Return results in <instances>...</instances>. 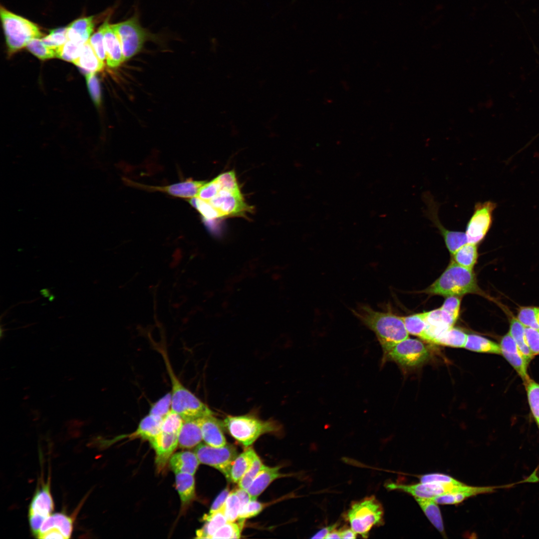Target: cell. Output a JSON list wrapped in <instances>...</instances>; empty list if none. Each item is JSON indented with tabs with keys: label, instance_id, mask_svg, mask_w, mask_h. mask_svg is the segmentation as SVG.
I'll use <instances>...</instances> for the list:
<instances>
[{
	"label": "cell",
	"instance_id": "cell-26",
	"mask_svg": "<svg viewBox=\"0 0 539 539\" xmlns=\"http://www.w3.org/2000/svg\"><path fill=\"white\" fill-rule=\"evenodd\" d=\"M169 461L175 474L187 473L194 475L200 463L194 452L188 451L173 454Z\"/></svg>",
	"mask_w": 539,
	"mask_h": 539
},
{
	"label": "cell",
	"instance_id": "cell-36",
	"mask_svg": "<svg viewBox=\"0 0 539 539\" xmlns=\"http://www.w3.org/2000/svg\"><path fill=\"white\" fill-rule=\"evenodd\" d=\"M409 334L415 335L428 342L426 334L425 312L402 317Z\"/></svg>",
	"mask_w": 539,
	"mask_h": 539
},
{
	"label": "cell",
	"instance_id": "cell-14",
	"mask_svg": "<svg viewBox=\"0 0 539 539\" xmlns=\"http://www.w3.org/2000/svg\"><path fill=\"white\" fill-rule=\"evenodd\" d=\"M179 434L161 430L156 437L150 442L156 453L155 463L159 471L164 469L178 446Z\"/></svg>",
	"mask_w": 539,
	"mask_h": 539
},
{
	"label": "cell",
	"instance_id": "cell-31",
	"mask_svg": "<svg viewBox=\"0 0 539 539\" xmlns=\"http://www.w3.org/2000/svg\"><path fill=\"white\" fill-rule=\"evenodd\" d=\"M418 504L434 527L445 535L444 526L438 504L433 498L414 497Z\"/></svg>",
	"mask_w": 539,
	"mask_h": 539
},
{
	"label": "cell",
	"instance_id": "cell-43",
	"mask_svg": "<svg viewBox=\"0 0 539 539\" xmlns=\"http://www.w3.org/2000/svg\"><path fill=\"white\" fill-rule=\"evenodd\" d=\"M216 179L220 184L221 190L234 193H241L234 171L222 173Z\"/></svg>",
	"mask_w": 539,
	"mask_h": 539
},
{
	"label": "cell",
	"instance_id": "cell-18",
	"mask_svg": "<svg viewBox=\"0 0 539 539\" xmlns=\"http://www.w3.org/2000/svg\"><path fill=\"white\" fill-rule=\"evenodd\" d=\"M103 25L107 63L109 67L115 68L124 61L121 44L112 24L106 20Z\"/></svg>",
	"mask_w": 539,
	"mask_h": 539
},
{
	"label": "cell",
	"instance_id": "cell-8",
	"mask_svg": "<svg viewBox=\"0 0 539 539\" xmlns=\"http://www.w3.org/2000/svg\"><path fill=\"white\" fill-rule=\"evenodd\" d=\"M429 356L427 347L421 341L408 337L394 346L382 360L393 361L404 368H411L422 364Z\"/></svg>",
	"mask_w": 539,
	"mask_h": 539
},
{
	"label": "cell",
	"instance_id": "cell-25",
	"mask_svg": "<svg viewBox=\"0 0 539 539\" xmlns=\"http://www.w3.org/2000/svg\"><path fill=\"white\" fill-rule=\"evenodd\" d=\"M94 27L93 16L79 18L67 27L68 40L84 44L90 38Z\"/></svg>",
	"mask_w": 539,
	"mask_h": 539
},
{
	"label": "cell",
	"instance_id": "cell-4",
	"mask_svg": "<svg viewBox=\"0 0 539 539\" xmlns=\"http://www.w3.org/2000/svg\"><path fill=\"white\" fill-rule=\"evenodd\" d=\"M171 383V410L178 414L183 419H198L213 415L210 408L190 390L175 375L167 355L164 350H160Z\"/></svg>",
	"mask_w": 539,
	"mask_h": 539
},
{
	"label": "cell",
	"instance_id": "cell-30",
	"mask_svg": "<svg viewBox=\"0 0 539 539\" xmlns=\"http://www.w3.org/2000/svg\"><path fill=\"white\" fill-rule=\"evenodd\" d=\"M203 520L205 524L196 531L197 539H212L213 536L227 522L224 505L222 508L211 516L204 515Z\"/></svg>",
	"mask_w": 539,
	"mask_h": 539
},
{
	"label": "cell",
	"instance_id": "cell-37",
	"mask_svg": "<svg viewBox=\"0 0 539 539\" xmlns=\"http://www.w3.org/2000/svg\"><path fill=\"white\" fill-rule=\"evenodd\" d=\"M517 319L525 327L539 329V308L532 306L521 307Z\"/></svg>",
	"mask_w": 539,
	"mask_h": 539
},
{
	"label": "cell",
	"instance_id": "cell-41",
	"mask_svg": "<svg viewBox=\"0 0 539 539\" xmlns=\"http://www.w3.org/2000/svg\"><path fill=\"white\" fill-rule=\"evenodd\" d=\"M525 385L531 412L539 427V384L530 379Z\"/></svg>",
	"mask_w": 539,
	"mask_h": 539
},
{
	"label": "cell",
	"instance_id": "cell-7",
	"mask_svg": "<svg viewBox=\"0 0 539 539\" xmlns=\"http://www.w3.org/2000/svg\"><path fill=\"white\" fill-rule=\"evenodd\" d=\"M112 25L120 40L124 61L138 53L146 41L157 39V36L141 26L136 13Z\"/></svg>",
	"mask_w": 539,
	"mask_h": 539
},
{
	"label": "cell",
	"instance_id": "cell-42",
	"mask_svg": "<svg viewBox=\"0 0 539 539\" xmlns=\"http://www.w3.org/2000/svg\"><path fill=\"white\" fill-rule=\"evenodd\" d=\"M240 501L235 491L230 492L224 504V512L228 522H235L239 518Z\"/></svg>",
	"mask_w": 539,
	"mask_h": 539
},
{
	"label": "cell",
	"instance_id": "cell-45",
	"mask_svg": "<svg viewBox=\"0 0 539 539\" xmlns=\"http://www.w3.org/2000/svg\"><path fill=\"white\" fill-rule=\"evenodd\" d=\"M264 465V464H263L261 460L257 455L250 468L239 482V487L247 490L253 480L262 470Z\"/></svg>",
	"mask_w": 539,
	"mask_h": 539
},
{
	"label": "cell",
	"instance_id": "cell-50",
	"mask_svg": "<svg viewBox=\"0 0 539 539\" xmlns=\"http://www.w3.org/2000/svg\"><path fill=\"white\" fill-rule=\"evenodd\" d=\"M196 209L206 220H214L222 217L220 213L209 202L197 197Z\"/></svg>",
	"mask_w": 539,
	"mask_h": 539
},
{
	"label": "cell",
	"instance_id": "cell-52",
	"mask_svg": "<svg viewBox=\"0 0 539 539\" xmlns=\"http://www.w3.org/2000/svg\"><path fill=\"white\" fill-rule=\"evenodd\" d=\"M421 483H439L444 484H458L462 482L447 475L440 473H432L422 475L420 477Z\"/></svg>",
	"mask_w": 539,
	"mask_h": 539
},
{
	"label": "cell",
	"instance_id": "cell-21",
	"mask_svg": "<svg viewBox=\"0 0 539 539\" xmlns=\"http://www.w3.org/2000/svg\"><path fill=\"white\" fill-rule=\"evenodd\" d=\"M206 183L204 181H195L192 179L169 186L163 187L146 186L148 189L161 191L172 196L183 198L195 197L200 188Z\"/></svg>",
	"mask_w": 539,
	"mask_h": 539
},
{
	"label": "cell",
	"instance_id": "cell-15",
	"mask_svg": "<svg viewBox=\"0 0 539 539\" xmlns=\"http://www.w3.org/2000/svg\"><path fill=\"white\" fill-rule=\"evenodd\" d=\"M500 347L501 354L516 370L525 384H526L531 379L528 374V362L509 333L502 338Z\"/></svg>",
	"mask_w": 539,
	"mask_h": 539
},
{
	"label": "cell",
	"instance_id": "cell-20",
	"mask_svg": "<svg viewBox=\"0 0 539 539\" xmlns=\"http://www.w3.org/2000/svg\"><path fill=\"white\" fill-rule=\"evenodd\" d=\"M49 531L61 534L65 539L70 538L73 531L72 519L62 513L51 514L43 521L35 537Z\"/></svg>",
	"mask_w": 539,
	"mask_h": 539
},
{
	"label": "cell",
	"instance_id": "cell-2",
	"mask_svg": "<svg viewBox=\"0 0 539 539\" xmlns=\"http://www.w3.org/2000/svg\"><path fill=\"white\" fill-rule=\"evenodd\" d=\"M222 423L230 435L245 447L250 446L264 434L277 433L281 429L279 424L275 420H262L252 413L228 415Z\"/></svg>",
	"mask_w": 539,
	"mask_h": 539
},
{
	"label": "cell",
	"instance_id": "cell-47",
	"mask_svg": "<svg viewBox=\"0 0 539 539\" xmlns=\"http://www.w3.org/2000/svg\"><path fill=\"white\" fill-rule=\"evenodd\" d=\"M88 41L97 56L100 60L103 61L106 56L104 41L103 24L97 31L91 36Z\"/></svg>",
	"mask_w": 539,
	"mask_h": 539
},
{
	"label": "cell",
	"instance_id": "cell-6",
	"mask_svg": "<svg viewBox=\"0 0 539 539\" xmlns=\"http://www.w3.org/2000/svg\"><path fill=\"white\" fill-rule=\"evenodd\" d=\"M383 509L375 497H366L352 503L346 519L351 529L367 538L371 529L383 524Z\"/></svg>",
	"mask_w": 539,
	"mask_h": 539
},
{
	"label": "cell",
	"instance_id": "cell-12",
	"mask_svg": "<svg viewBox=\"0 0 539 539\" xmlns=\"http://www.w3.org/2000/svg\"><path fill=\"white\" fill-rule=\"evenodd\" d=\"M467 485L463 483L458 484L439 483H420L415 484H399L394 483L387 484L386 487L390 490H400L408 493L414 497L432 498L449 493L459 492L464 490Z\"/></svg>",
	"mask_w": 539,
	"mask_h": 539
},
{
	"label": "cell",
	"instance_id": "cell-1",
	"mask_svg": "<svg viewBox=\"0 0 539 539\" xmlns=\"http://www.w3.org/2000/svg\"><path fill=\"white\" fill-rule=\"evenodd\" d=\"M353 314L375 334L383 357L397 343L409 337L402 317L390 311H379L367 304L352 309Z\"/></svg>",
	"mask_w": 539,
	"mask_h": 539
},
{
	"label": "cell",
	"instance_id": "cell-48",
	"mask_svg": "<svg viewBox=\"0 0 539 539\" xmlns=\"http://www.w3.org/2000/svg\"><path fill=\"white\" fill-rule=\"evenodd\" d=\"M221 190L220 184L216 178L205 183L199 190L196 197L209 202L215 197Z\"/></svg>",
	"mask_w": 539,
	"mask_h": 539
},
{
	"label": "cell",
	"instance_id": "cell-28",
	"mask_svg": "<svg viewBox=\"0 0 539 539\" xmlns=\"http://www.w3.org/2000/svg\"><path fill=\"white\" fill-rule=\"evenodd\" d=\"M176 486L181 505L187 508L195 499V481L194 475L187 473L175 474Z\"/></svg>",
	"mask_w": 539,
	"mask_h": 539
},
{
	"label": "cell",
	"instance_id": "cell-58",
	"mask_svg": "<svg viewBox=\"0 0 539 539\" xmlns=\"http://www.w3.org/2000/svg\"><path fill=\"white\" fill-rule=\"evenodd\" d=\"M341 539H355L357 534L351 528H346L340 531Z\"/></svg>",
	"mask_w": 539,
	"mask_h": 539
},
{
	"label": "cell",
	"instance_id": "cell-49",
	"mask_svg": "<svg viewBox=\"0 0 539 539\" xmlns=\"http://www.w3.org/2000/svg\"><path fill=\"white\" fill-rule=\"evenodd\" d=\"M265 504L256 500H251L246 506L241 509L239 519L245 520L259 514L264 509Z\"/></svg>",
	"mask_w": 539,
	"mask_h": 539
},
{
	"label": "cell",
	"instance_id": "cell-22",
	"mask_svg": "<svg viewBox=\"0 0 539 539\" xmlns=\"http://www.w3.org/2000/svg\"><path fill=\"white\" fill-rule=\"evenodd\" d=\"M279 469V467H270L264 465L247 490L251 500H256L270 483L284 476L280 473Z\"/></svg>",
	"mask_w": 539,
	"mask_h": 539
},
{
	"label": "cell",
	"instance_id": "cell-44",
	"mask_svg": "<svg viewBox=\"0 0 539 539\" xmlns=\"http://www.w3.org/2000/svg\"><path fill=\"white\" fill-rule=\"evenodd\" d=\"M171 394L169 392L152 405L149 414L163 419L171 410Z\"/></svg>",
	"mask_w": 539,
	"mask_h": 539
},
{
	"label": "cell",
	"instance_id": "cell-35",
	"mask_svg": "<svg viewBox=\"0 0 539 539\" xmlns=\"http://www.w3.org/2000/svg\"><path fill=\"white\" fill-rule=\"evenodd\" d=\"M453 256V260L457 264L472 270L478 258L476 244L467 243L459 249Z\"/></svg>",
	"mask_w": 539,
	"mask_h": 539
},
{
	"label": "cell",
	"instance_id": "cell-56",
	"mask_svg": "<svg viewBox=\"0 0 539 539\" xmlns=\"http://www.w3.org/2000/svg\"><path fill=\"white\" fill-rule=\"evenodd\" d=\"M235 491L240 499L241 509H242L251 500L250 496L247 490L239 487Z\"/></svg>",
	"mask_w": 539,
	"mask_h": 539
},
{
	"label": "cell",
	"instance_id": "cell-33",
	"mask_svg": "<svg viewBox=\"0 0 539 539\" xmlns=\"http://www.w3.org/2000/svg\"><path fill=\"white\" fill-rule=\"evenodd\" d=\"M525 327L517 319L512 318L509 333L516 342L519 349L529 363L534 355L531 351L527 344L525 333Z\"/></svg>",
	"mask_w": 539,
	"mask_h": 539
},
{
	"label": "cell",
	"instance_id": "cell-3",
	"mask_svg": "<svg viewBox=\"0 0 539 539\" xmlns=\"http://www.w3.org/2000/svg\"><path fill=\"white\" fill-rule=\"evenodd\" d=\"M479 291L472 270L452 260L440 276L424 292L432 295L459 296Z\"/></svg>",
	"mask_w": 539,
	"mask_h": 539
},
{
	"label": "cell",
	"instance_id": "cell-24",
	"mask_svg": "<svg viewBox=\"0 0 539 539\" xmlns=\"http://www.w3.org/2000/svg\"><path fill=\"white\" fill-rule=\"evenodd\" d=\"M203 440L199 418L183 420L178 437V446L191 449L201 443Z\"/></svg>",
	"mask_w": 539,
	"mask_h": 539
},
{
	"label": "cell",
	"instance_id": "cell-11",
	"mask_svg": "<svg viewBox=\"0 0 539 539\" xmlns=\"http://www.w3.org/2000/svg\"><path fill=\"white\" fill-rule=\"evenodd\" d=\"M54 510L50 482L43 484L34 495L28 509V520L31 531L36 537L43 521Z\"/></svg>",
	"mask_w": 539,
	"mask_h": 539
},
{
	"label": "cell",
	"instance_id": "cell-57",
	"mask_svg": "<svg viewBox=\"0 0 539 539\" xmlns=\"http://www.w3.org/2000/svg\"><path fill=\"white\" fill-rule=\"evenodd\" d=\"M338 523H335L332 525L323 528L319 530L311 537V539H325L326 535L332 530L335 529L338 526Z\"/></svg>",
	"mask_w": 539,
	"mask_h": 539
},
{
	"label": "cell",
	"instance_id": "cell-34",
	"mask_svg": "<svg viewBox=\"0 0 539 539\" xmlns=\"http://www.w3.org/2000/svg\"><path fill=\"white\" fill-rule=\"evenodd\" d=\"M467 335L460 329L452 327L436 336L434 344L453 347H464Z\"/></svg>",
	"mask_w": 539,
	"mask_h": 539
},
{
	"label": "cell",
	"instance_id": "cell-9",
	"mask_svg": "<svg viewBox=\"0 0 539 539\" xmlns=\"http://www.w3.org/2000/svg\"><path fill=\"white\" fill-rule=\"evenodd\" d=\"M497 204L491 201L477 202L467 223L466 235L468 243L477 245L485 238L493 222Z\"/></svg>",
	"mask_w": 539,
	"mask_h": 539
},
{
	"label": "cell",
	"instance_id": "cell-55",
	"mask_svg": "<svg viewBox=\"0 0 539 539\" xmlns=\"http://www.w3.org/2000/svg\"><path fill=\"white\" fill-rule=\"evenodd\" d=\"M230 492L229 488H226L223 490L213 503L209 512L205 515L207 516H211L220 510L224 506Z\"/></svg>",
	"mask_w": 539,
	"mask_h": 539
},
{
	"label": "cell",
	"instance_id": "cell-53",
	"mask_svg": "<svg viewBox=\"0 0 539 539\" xmlns=\"http://www.w3.org/2000/svg\"><path fill=\"white\" fill-rule=\"evenodd\" d=\"M461 299L458 296H449L441 307L457 321L459 316Z\"/></svg>",
	"mask_w": 539,
	"mask_h": 539
},
{
	"label": "cell",
	"instance_id": "cell-32",
	"mask_svg": "<svg viewBox=\"0 0 539 539\" xmlns=\"http://www.w3.org/2000/svg\"><path fill=\"white\" fill-rule=\"evenodd\" d=\"M464 348L478 352L501 354L500 345L476 334L467 335Z\"/></svg>",
	"mask_w": 539,
	"mask_h": 539
},
{
	"label": "cell",
	"instance_id": "cell-54",
	"mask_svg": "<svg viewBox=\"0 0 539 539\" xmlns=\"http://www.w3.org/2000/svg\"><path fill=\"white\" fill-rule=\"evenodd\" d=\"M525 333L528 346L534 355L539 354V329L525 328Z\"/></svg>",
	"mask_w": 539,
	"mask_h": 539
},
{
	"label": "cell",
	"instance_id": "cell-13",
	"mask_svg": "<svg viewBox=\"0 0 539 539\" xmlns=\"http://www.w3.org/2000/svg\"><path fill=\"white\" fill-rule=\"evenodd\" d=\"M209 202L221 214L222 217L245 216L253 211V208L248 205L241 193H234L221 190Z\"/></svg>",
	"mask_w": 539,
	"mask_h": 539
},
{
	"label": "cell",
	"instance_id": "cell-16",
	"mask_svg": "<svg viewBox=\"0 0 539 539\" xmlns=\"http://www.w3.org/2000/svg\"><path fill=\"white\" fill-rule=\"evenodd\" d=\"M425 312L426 334L428 342L433 343L434 338L440 334L453 327L456 320L441 307Z\"/></svg>",
	"mask_w": 539,
	"mask_h": 539
},
{
	"label": "cell",
	"instance_id": "cell-46",
	"mask_svg": "<svg viewBox=\"0 0 539 539\" xmlns=\"http://www.w3.org/2000/svg\"><path fill=\"white\" fill-rule=\"evenodd\" d=\"M46 45L57 47L64 44L67 40V27L58 28L50 30L49 34L41 39Z\"/></svg>",
	"mask_w": 539,
	"mask_h": 539
},
{
	"label": "cell",
	"instance_id": "cell-27",
	"mask_svg": "<svg viewBox=\"0 0 539 539\" xmlns=\"http://www.w3.org/2000/svg\"><path fill=\"white\" fill-rule=\"evenodd\" d=\"M257 455L252 448H248L238 455L232 462L228 480L238 483L252 465Z\"/></svg>",
	"mask_w": 539,
	"mask_h": 539
},
{
	"label": "cell",
	"instance_id": "cell-40",
	"mask_svg": "<svg viewBox=\"0 0 539 539\" xmlns=\"http://www.w3.org/2000/svg\"><path fill=\"white\" fill-rule=\"evenodd\" d=\"M245 520L239 519L238 523L227 522L212 537V539H239Z\"/></svg>",
	"mask_w": 539,
	"mask_h": 539
},
{
	"label": "cell",
	"instance_id": "cell-38",
	"mask_svg": "<svg viewBox=\"0 0 539 539\" xmlns=\"http://www.w3.org/2000/svg\"><path fill=\"white\" fill-rule=\"evenodd\" d=\"M83 45L67 40L56 48V57L73 62L79 56Z\"/></svg>",
	"mask_w": 539,
	"mask_h": 539
},
{
	"label": "cell",
	"instance_id": "cell-5",
	"mask_svg": "<svg viewBox=\"0 0 539 539\" xmlns=\"http://www.w3.org/2000/svg\"><path fill=\"white\" fill-rule=\"evenodd\" d=\"M0 18L8 52L12 53L26 46L32 39L40 38L43 34L32 22L15 14L2 6Z\"/></svg>",
	"mask_w": 539,
	"mask_h": 539
},
{
	"label": "cell",
	"instance_id": "cell-23",
	"mask_svg": "<svg viewBox=\"0 0 539 539\" xmlns=\"http://www.w3.org/2000/svg\"><path fill=\"white\" fill-rule=\"evenodd\" d=\"M163 418L148 414L140 422L137 429L131 434L120 436L118 439L129 438H140L149 442L153 440L161 430Z\"/></svg>",
	"mask_w": 539,
	"mask_h": 539
},
{
	"label": "cell",
	"instance_id": "cell-51",
	"mask_svg": "<svg viewBox=\"0 0 539 539\" xmlns=\"http://www.w3.org/2000/svg\"><path fill=\"white\" fill-rule=\"evenodd\" d=\"M87 85L93 101L96 105H99L101 101L100 89L98 79L95 73L85 74Z\"/></svg>",
	"mask_w": 539,
	"mask_h": 539
},
{
	"label": "cell",
	"instance_id": "cell-39",
	"mask_svg": "<svg viewBox=\"0 0 539 539\" xmlns=\"http://www.w3.org/2000/svg\"><path fill=\"white\" fill-rule=\"evenodd\" d=\"M26 47L30 52L41 60L56 57V47L45 45L40 38L31 39L27 44Z\"/></svg>",
	"mask_w": 539,
	"mask_h": 539
},
{
	"label": "cell",
	"instance_id": "cell-10",
	"mask_svg": "<svg viewBox=\"0 0 539 539\" xmlns=\"http://www.w3.org/2000/svg\"><path fill=\"white\" fill-rule=\"evenodd\" d=\"M194 453L200 463L212 467L222 473L228 479L232 462L238 455L236 447L227 444L220 447L200 443Z\"/></svg>",
	"mask_w": 539,
	"mask_h": 539
},
{
	"label": "cell",
	"instance_id": "cell-19",
	"mask_svg": "<svg viewBox=\"0 0 539 539\" xmlns=\"http://www.w3.org/2000/svg\"><path fill=\"white\" fill-rule=\"evenodd\" d=\"M517 483L498 486L474 487L468 486L464 490L457 493L446 494L432 498L438 504L455 505L478 495L494 492L497 489L511 487Z\"/></svg>",
	"mask_w": 539,
	"mask_h": 539
},
{
	"label": "cell",
	"instance_id": "cell-29",
	"mask_svg": "<svg viewBox=\"0 0 539 539\" xmlns=\"http://www.w3.org/2000/svg\"><path fill=\"white\" fill-rule=\"evenodd\" d=\"M73 63L85 74L99 71L104 65L103 61L97 56L88 40L84 44L79 56Z\"/></svg>",
	"mask_w": 539,
	"mask_h": 539
},
{
	"label": "cell",
	"instance_id": "cell-17",
	"mask_svg": "<svg viewBox=\"0 0 539 539\" xmlns=\"http://www.w3.org/2000/svg\"><path fill=\"white\" fill-rule=\"evenodd\" d=\"M203 440L211 446L220 447L226 445L227 441L223 433L222 421L214 414L199 418Z\"/></svg>",
	"mask_w": 539,
	"mask_h": 539
},
{
	"label": "cell",
	"instance_id": "cell-59",
	"mask_svg": "<svg viewBox=\"0 0 539 539\" xmlns=\"http://www.w3.org/2000/svg\"><path fill=\"white\" fill-rule=\"evenodd\" d=\"M325 539H341L340 531L336 529L332 530L326 535Z\"/></svg>",
	"mask_w": 539,
	"mask_h": 539
}]
</instances>
